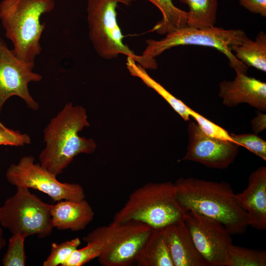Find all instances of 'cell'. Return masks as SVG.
<instances>
[{"mask_svg":"<svg viewBox=\"0 0 266 266\" xmlns=\"http://www.w3.org/2000/svg\"><path fill=\"white\" fill-rule=\"evenodd\" d=\"M174 184L178 202L186 211L194 210L219 221L231 235L245 233L249 217L230 184L193 177L180 178Z\"/></svg>","mask_w":266,"mask_h":266,"instance_id":"obj_1","label":"cell"},{"mask_svg":"<svg viewBox=\"0 0 266 266\" xmlns=\"http://www.w3.org/2000/svg\"><path fill=\"white\" fill-rule=\"evenodd\" d=\"M89 126L84 108L66 103L44 130L46 146L39 156L40 165L57 176L77 155L93 153L97 147L95 141L78 135Z\"/></svg>","mask_w":266,"mask_h":266,"instance_id":"obj_2","label":"cell"},{"mask_svg":"<svg viewBox=\"0 0 266 266\" xmlns=\"http://www.w3.org/2000/svg\"><path fill=\"white\" fill-rule=\"evenodd\" d=\"M55 6L54 0H3L0 3V19L5 36L20 60L34 63L40 54V39L45 27L40 17Z\"/></svg>","mask_w":266,"mask_h":266,"instance_id":"obj_3","label":"cell"},{"mask_svg":"<svg viewBox=\"0 0 266 266\" xmlns=\"http://www.w3.org/2000/svg\"><path fill=\"white\" fill-rule=\"evenodd\" d=\"M185 212L177 200L174 183H148L130 195L112 222L137 221L152 229L163 228L183 219Z\"/></svg>","mask_w":266,"mask_h":266,"instance_id":"obj_4","label":"cell"},{"mask_svg":"<svg viewBox=\"0 0 266 266\" xmlns=\"http://www.w3.org/2000/svg\"><path fill=\"white\" fill-rule=\"evenodd\" d=\"M118 3L116 0H88L89 37L95 50L105 59L116 58L122 54L145 69H157L155 58L136 55L124 43V36L117 20Z\"/></svg>","mask_w":266,"mask_h":266,"instance_id":"obj_5","label":"cell"},{"mask_svg":"<svg viewBox=\"0 0 266 266\" xmlns=\"http://www.w3.org/2000/svg\"><path fill=\"white\" fill-rule=\"evenodd\" d=\"M248 37L241 29H225L215 26L198 29L186 26L166 34L161 40L149 39L142 55L155 58L170 48L179 45H197L214 48L224 54L234 70L247 73L248 67L239 61L232 51Z\"/></svg>","mask_w":266,"mask_h":266,"instance_id":"obj_6","label":"cell"},{"mask_svg":"<svg viewBox=\"0 0 266 266\" xmlns=\"http://www.w3.org/2000/svg\"><path fill=\"white\" fill-rule=\"evenodd\" d=\"M152 228L137 221L111 222L98 227L83 237L86 242L95 240L101 246L98 261L103 266H129L136 257Z\"/></svg>","mask_w":266,"mask_h":266,"instance_id":"obj_7","label":"cell"},{"mask_svg":"<svg viewBox=\"0 0 266 266\" xmlns=\"http://www.w3.org/2000/svg\"><path fill=\"white\" fill-rule=\"evenodd\" d=\"M15 193L0 207V224L12 234L40 238L50 235L54 228L51 204L43 202L29 188L17 187Z\"/></svg>","mask_w":266,"mask_h":266,"instance_id":"obj_8","label":"cell"},{"mask_svg":"<svg viewBox=\"0 0 266 266\" xmlns=\"http://www.w3.org/2000/svg\"><path fill=\"white\" fill-rule=\"evenodd\" d=\"M32 156L22 157L16 164H12L6 171V178L11 185L38 190L47 194L54 201L62 200H80L85 199L81 185L58 181L40 164L34 163Z\"/></svg>","mask_w":266,"mask_h":266,"instance_id":"obj_9","label":"cell"},{"mask_svg":"<svg viewBox=\"0 0 266 266\" xmlns=\"http://www.w3.org/2000/svg\"><path fill=\"white\" fill-rule=\"evenodd\" d=\"M183 220L198 251L208 266H226L231 234L219 221L194 210L186 211Z\"/></svg>","mask_w":266,"mask_h":266,"instance_id":"obj_10","label":"cell"},{"mask_svg":"<svg viewBox=\"0 0 266 266\" xmlns=\"http://www.w3.org/2000/svg\"><path fill=\"white\" fill-rule=\"evenodd\" d=\"M34 63L19 59L0 37V113L4 103L13 96L22 99L28 107L37 110L38 104L28 89L30 82H39L42 76L33 71Z\"/></svg>","mask_w":266,"mask_h":266,"instance_id":"obj_11","label":"cell"},{"mask_svg":"<svg viewBox=\"0 0 266 266\" xmlns=\"http://www.w3.org/2000/svg\"><path fill=\"white\" fill-rule=\"evenodd\" d=\"M188 145L182 161H191L215 169H224L236 157L239 146L233 141L210 137L202 132L197 124L188 126Z\"/></svg>","mask_w":266,"mask_h":266,"instance_id":"obj_12","label":"cell"},{"mask_svg":"<svg viewBox=\"0 0 266 266\" xmlns=\"http://www.w3.org/2000/svg\"><path fill=\"white\" fill-rule=\"evenodd\" d=\"M233 81L219 83V97L223 104L233 107L245 103L263 112L266 110V83L239 70Z\"/></svg>","mask_w":266,"mask_h":266,"instance_id":"obj_13","label":"cell"},{"mask_svg":"<svg viewBox=\"0 0 266 266\" xmlns=\"http://www.w3.org/2000/svg\"><path fill=\"white\" fill-rule=\"evenodd\" d=\"M240 206L247 213L250 225L259 230L266 229V167L262 166L249 176L247 188L234 194Z\"/></svg>","mask_w":266,"mask_h":266,"instance_id":"obj_14","label":"cell"},{"mask_svg":"<svg viewBox=\"0 0 266 266\" xmlns=\"http://www.w3.org/2000/svg\"><path fill=\"white\" fill-rule=\"evenodd\" d=\"M163 231L174 266H208L183 219L163 228Z\"/></svg>","mask_w":266,"mask_h":266,"instance_id":"obj_15","label":"cell"},{"mask_svg":"<svg viewBox=\"0 0 266 266\" xmlns=\"http://www.w3.org/2000/svg\"><path fill=\"white\" fill-rule=\"evenodd\" d=\"M51 215L54 228L78 231L85 229L93 221L94 212L85 199L62 200L51 204Z\"/></svg>","mask_w":266,"mask_h":266,"instance_id":"obj_16","label":"cell"},{"mask_svg":"<svg viewBox=\"0 0 266 266\" xmlns=\"http://www.w3.org/2000/svg\"><path fill=\"white\" fill-rule=\"evenodd\" d=\"M135 262L139 266H174L163 228L152 229Z\"/></svg>","mask_w":266,"mask_h":266,"instance_id":"obj_17","label":"cell"},{"mask_svg":"<svg viewBox=\"0 0 266 266\" xmlns=\"http://www.w3.org/2000/svg\"><path fill=\"white\" fill-rule=\"evenodd\" d=\"M232 51L248 67L252 66L266 72V34L264 32L259 33L254 40L248 37L241 44L233 46Z\"/></svg>","mask_w":266,"mask_h":266,"instance_id":"obj_18","label":"cell"},{"mask_svg":"<svg viewBox=\"0 0 266 266\" xmlns=\"http://www.w3.org/2000/svg\"><path fill=\"white\" fill-rule=\"evenodd\" d=\"M126 66L131 75L139 78L148 87L155 91L185 121L190 120V107L152 78L147 73L145 68L130 57H127Z\"/></svg>","mask_w":266,"mask_h":266,"instance_id":"obj_19","label":"cell"},{"mask_svg":"<svg viewBox=\"0 0 266 266\" xmlns=\"http://www.w3.org/2000/svg\"><path fill=\"white\" fill-rule=\"evenodd\" d=\"M159 8L162 19L151 29L159 34H167L187 26L188 12L176 7L172 0H147Z\"/></svg>","mask_w":266,"mask_h":266,"instance_id":"obj_20","label":"cell"},{"mask_svg":"<svg viewBox=\"0 0 266 266\" xmlns=\"http://www.w3.org/2000/svg\"><path fill=\"white\" fill-rule=\"evenodd\" d=\"M187 4V26L204 29L214 26L216 20L218 0H179Z\"/></svg>","mask_w":266,"mask_h":266,"instance_id":"obj_21","label":"cell"},{"mask_svg":"<svg viewBox=\"0 0 266 266\" xmlns=\"http://www.w3.org/2000/svg\"><path fill=\"white\" fill-rule=\"evenodd\" d=\"M266 252L232 245L226 266H266Z\"/></svg>","mask_w":266,"mask_h":266,"instance_id":"obj_22","label":"cell"},{"mask_svg":"<svg viewBox=\"0 0 266 266\" xmlns=\"http://www.w3.org/2000/svg\"><path fill=\"white\" fill-rule=\"evenodd\" d=\"M81 244L78 237L61 243H52L51 253L43 263V266H64L73 252Z\"/></svg>","mask_w":266,"mask_h":266,"instance_id":"obj_23","label":"cell"},{"mask_svg":"<svg viewBox=\"0 0 266 266\" xmlns=\"http://www.w3.org/2000/svg\"><path fill=\"white\" fill-rule=\"evenodd\" d=\"M26 237L20 234H12L9 239L6 252L2 259L4 266H25L26 255L25 241Z\"/></svg>","mask_w":266,"mask_h":266,"instance_id":"obj_24","label":"cell"},{"mask_svg":"<svg viewBox=\"0 0 266 266\" xmlns=\"http://www.w3.org/2000/svg\"><path fill=\"white\" fill-rule=\"evenodd\" d=\"M189 114L190 117L196 121L202 132L207 136L222 141H233L230 133L225 129L211 122L190 107Z\"/></svg>","mask_w":266,"mask_h":266,"instance_id":"obj_25","label":"cell"},{"mask_svg":"<svg viewBox=\"0 0 266 266\" xmlns=\"http://www.w3.org/2000/svg\"><path fill=\"white\" fill-rule=\"evenodd\" d=\"M87 245L76 249L64 266H82L93 259L98 258L101 252L100 244L95 240L86 242Z\"/></svg>","mask_w":266,"mask_h":266,"instance_id":"obj_26","label":"cell"},{"mask_svg":"<svg viewBox=\"0 0 266 266\" xmlns=\"http://www.w3.org/2000/svg\"><path fill=\"white\" fill-rule=\"evenodd\" d=\"M233 141L266 161V141L255 133H230Z\"/></svg>","mask_w":266,"mask_h":266,"instance_id":"obj_27","label":"cell"},{"mask_svg":"<svg viewBox=\"0 0 266 266\" xmlns=\"http://www.w3.org/2000/svg\"><path fill=\"white\" fill-rule=\"evenodd\" d=\"M30 143L31 138L28 134L9 129L0 123V145L19 146Z\"/></svg>","mask_w":266,"mask_h":266,"instance_id":"obj_28","label":"cell"},{"mask_svg":"<svg viewBox=\"0 0 266 266\" xmlns=\"http://www.w3.org/2000/svg\"><path fill=\"white\" fill-rule=\"evenodd\" d=\"M239 3L250 12L266 17V0H239Z\"/></svg>","mask_w":266,"mask_h":266,"instance_id":"obj_29","label":"cell"},{"mask_svg":"<svg viewBox=\"0 0 266 266\" xmlns=\"http://www.w3.org/2000/svg\"><path fill=\"white\" fill-rule=\"evenodd\" d=\"M252 130L255 134H258L266 129V114L259 113L251 121Z\"/></svg>","mask_w":266,"mask_h":266,"instance_id":"obj_30","label":"cell"},{"mask_svg":"<svg viewBox=\"0 0 266 266\" xmlns=\"http://www.w3.org/2000/svg\"><path fill=\"white\" fill-rule=\"evenodd\" d=\"M6 241L3 237V230L0 224V251L5 246Z\"/></svg>","mask_w":266,"mask_h":266,"instance_id":"obj_31","label":"cell"},{"mask_svg":"<svg viewBox=\"0 0 266 266\" xmlns=\"http://www.w3.org/2000/svg\"><path fill=\"white\" fill-rule=\"evenodd\" d=\"M118 2L122 3L123 4L129 5L132 2H134L135 0H116Z\"/></svg>","mask_w":266,"mask_h":266,"instance_id":"obj_32","label":"cell"}]
</instances>
